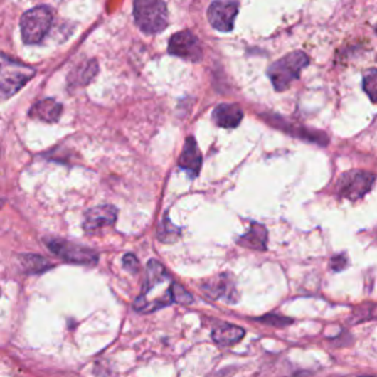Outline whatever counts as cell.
<instances>
[{"label":"cell","mask_w":377,"mask_h":377,"mask_svg":"<svg viewBox=\"0 0 377 377\" xmlns=\"http://www.w3.org/2000/svg\"><path fill=\"white\" fill-rule=\"evenodd\" d=\"M36 70L0 52V102L23 89L34 77Z\"/></svg>","instance_id":"1"},{"label":"cell","mask_w":377,"mask_h":377,"mask_svg":"<svg viewBox=\"0 0 377 377\" xmlns=\"http://www.w3.org/2000/svg\"><path fill=\"white\" fill-rule=\"evenodd\" d=\"M309 64V58L301 52H290L282 59L276 60L268 68V77L277 92L287 90L293 81H297L302 70Z\"/></svg>","instance_id":"2"},{"label":"cell","mask_w":377,"mask_h":377,"mask_svg":"<svg viewBox=\"0 0 377 377\" xmlns=\"http://www.w3.org/2000/svg\"><path fill=\"white\" fill-rule=\"evenodd\" d=\"M136 26L146 34H158L169 26V9L164 0H134Z\"/></svg>","instance_id":"3"},{"label":"cell","mask_w":377,"mask_h":377,"mask_svg":"<svg viewBox=\"0 0 377 377\" xmlns=\"http://www.w3.org/2000/svg\"><path fill=\"white\" fill-rule=\"evenodd\" d=\"M53 23V12L49 6H37L21 18V34L27 45H37L46 37Z\"/></svg>","instance_id":"4"},{"label":"cell","mask_w":377,"mask_h":377,"mask_svg":"<svg viewBox=\"0 0 377 377\" xmlns=\"http://www.w3.org/2000/svg\"><path fill=\"white\" fill-rule=\"evenodd\" d=\"M48 248L60 260L78 265H95L97 262V254L93 249L80 246L64 239H48Z\"/></svg>","instance_id":"5"},{"label":"cell","mask_w":377,"mask_h":377,"mask_svg":"<svg viewBox=\"0 0 377 377\" xmlns=\"http://www.w3.org/2000/svg\"><path fill=\"white\" fill-rule=\"evenodd\" d=\"M374 180V174L367 171L355 170L345 173L338 181L339 196L349 201H359L371 191Z\"/></svg>","instance_id":"6"},{"label":"cell","mask_w":377,"mask_h":377,"mask_svg":"<svg viewBox=\"0 0 377 377\" xmlns=\"http://www.w3.org/2000/svg\"><path fill=\"white\" fill-rule=\"evenodd\" d=\"M239 12L238 0H216L208 8V21L217 31L228 33L235 27Z\"/></svg>","instance_id":"7"},{"label":"cell","mask_w":377,"mask_h":377,"mask_svg":"<svg viewBox=\"0 0 377 377\" xmlns=\"http://www.w3.org/2000/svg\"><path fill=\"white\" fill-rule=\"evenodd\" d=\"M169 52L173 56L186 59V60H192V62H199L203 55L199 38L191 31L176 33L170 38Z\"/></svg>","instance_id":"8"},{"label":"cell","mask_w":377,"mask_h":377,"mask_svg":"<svg viewBox=\"0 0 377 377\" xmlns=\"http://www.w3.org/2000/svg\"><path fill=\"white\" fill-rule=\"evenodd\" d=\"M118 211L112 205H99L86 213L83 220V228L86 233H95L97 230L112 225L117 221Z\"/></svg>","instance_id":"9"},{"label":"cell","mask_w":377,"mask_h":377,"mask_svg":"<svg viewBox=\"0 0 377 377\" xmlns=\"http://www.w3.org/2000/svg\"><path fill=\"white\" fill-rule=\"evenodd\" d=\"M201 165H202V155L199 152L196 140L193 137H187L183 152L179 158V166L188 174V177L196 179L201 171Z\"/></svg>","instance_id":"10"},{"label":"cell","mask_w":377,"mask_h":377,"mask_svg":"<svg viewBox=\"0 0 377 377\" xmlns=\"http://www.w3.org/2000/svg\"><path fill=\"white\" fill-rule=\"evenodd\" d=\"M243 111L239 105L235 103H221L213 111V120L223 129H236L242 122Z\"/></svg>","instance_id":"11"},{"label":"cell","mask_w":377,"mask_h":377,"mask_svg":"<svg viewBox=\"0 0 377 377\" xmlns=\"http://www.w3.org/2000/svg\"><path fill=\"white\" fill-rule=\"evenodd\" d=\"M267 240H268V232L267 228L260 223H253L249 227L248 232L238 239V243L255 250H265L267 249Z\"/></svg>","instance_id":"12"},{"label":"cell","mask_w":377,"mask_h":377,"mask_svg":"<svg viewBox=\"0 0 377 377\" xmlns=\"http://www.w3.org/2000/svg\"><path fill=\"white\" fill-rule=\"evenodd\" d=\"M166 279H169V275H166L165 267L156 260H151L148 265H146V275H144V282H143V289H142L140 297L148 295L154 287L162 285Z\"/></svg>","instance_id":"13"},{"label":"cell","mask_w":377,"mask_h":377,"mask_svg":"<svg viewBox=\"0 0 377 377\" xmlns=\"http://www.w3.org/2000/svg\"><path fill=\"white\" fill-rule=\"evenodd\" d=\"M60 114H62V105L55 99L40 100L30 111V117L45 122H56Z\"/></svg>","instance_id":"14"},{"label":"cell","mask_w":377,"mask_h":377,"mask_svg":"<svg viewBox=\"0 0 377 377\" xmlns=\"http://www.w3.org/2000/svg\"><path fill=\"white\" fill-rule=\"evenodd\" d=\"M213 339L221 346H232L238 344L245 336V330L242 327H238L235 324L224 323L213 330Z\"/></svg>","instance_id":"15"},{"label":"cell","mask_w":377,"mask_h":377,"mask_svg":"<svg viewBox=\"0 0 377 377\" xmlns=\"http://www.w3.org/2000/svg\"><path fill=\"white\" fill-rule=\"evenodd\" d=\"M97 74V62L89 60L70 74V86H86Z\"/></svg>","instance_id":"16"},{"label":"cell","mask_w":377,"mask_h":377,"mask_svg":"<svg viewBox=\"0 0 377 377\" xmlns=\"http://www.w3.org/2000/svg\"><path fill=\"white\" fill-rule=\"evenodd\" d=\"M202 290L206 293L208 298L221 299V298H227V295H230V290H232V283H227V276H220L211 282H208L206 285H203Z\"/></svg>","instance_id":"17"},{"label":"cell","mask_w":377,"mask_h":377,"mask_svg":"<svg viewBox=\"0 0 377 377\" xmlns=\"http://www.w3.org/2000/svg\"><path fill=\"white\" fill-rule=\"evenodd\" d=\"M21 264L28 273H43L45 270L52 267L51 262L38 255H23L21 257Z\"/></svg>","instance_id":"18"},{"label":"cell","mask_w":377,"mask_h":377,"mask_svg":"<svg viewBox=\"0 0 377 377\" xmlns=\"http://www.w3.org/2000/svg\"><path fill=\"white\" fill-rule=\"evenodd\" d=\"M161 228H164V232H162V230H159V239H161L162 242L170 243V242H174L176 239H179V236H180V230L171 224L169 216H164V220H162Z\"/></svg>","instance_id":"19"},{"label":"cell","mask_w":377,"mask_h":377,"mask_svg":"<svg viewBox=\"0 0 377 377\" xmlns=\"http://www.w3.org/2000/svg\"><path fill=\"white\" fill-rule=\"evenodd\" d=\"M170 289H171V295H173L174 302H177L180 305H188V304L193 302V297L181 285L174 283L170 286Z\"/></svg>","instance_id":"20"},{"label":"cell","mask_w":377,"mask_h":377,"mask_svg":"<svg viewBox=\"0 0 377 377\" xmlns=\"http://www.w3.org/2000/svg\"><path fill=\"white\" fill-rule=\"evenodd\" d=\"M363 89L368 95L371 102H376V90H377V73L371 70L363 81Z\"/></svg>","instance_id":"21"},{"label":"cell","mask_w":377,"mask_h":377,"mask_svg":"<svg viewBox=\"0 0 377 377\" xmlns=\"http://www.w3.org/2000/svg\"><path fill=\"white\" fill-rule=\"evenodd\" d=\"M260 322H262V323H267V324H271V326H275V327H283V326L292 324V320H290V319H286V317L276 316V314H271V316L261 317V319H260Z\"/></svg>","instance_id":"22"},{"label":"cell","mask_w":377,"mask_h":377,"mask_svg":"<svg viewBox=\"0 0 377 377\" xmlns=\"http://www.w3.org/2000/svg\"><path fill=\"white\" fill-rule=\"evenodd\" d=\"M122 265H124L125 270L130 271V273H133V275H136L137 271H139V268H140L139 261H137V258H136L133 254H127V255L124 257V260H122Z\"/></svg>","instance_id":"23"},{"label":"cell","mask_w":377,"mask_h":377,"mask_svg":"<svg viewBox=\"0 0 377 377\" xmlns=\"http://www.w3.org/2000/svg\"><path fill=\"white\" fill-rule=\"evenodd\" d=\"M330 267L331 270L334 271V273H339V271H342L344 268L348 267V258L345 255H338L334 257L331 261H330Z\"/></svg>","instance_id":"24"}]
</instances>
